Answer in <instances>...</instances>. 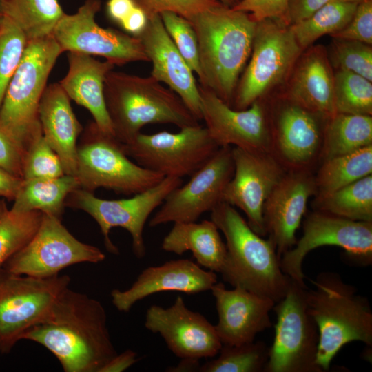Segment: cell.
<instances>
[{
    "label": "cell",
    "mask_w": 372,
    "mask_h": 372,
    "mask_svg": "<svg viewBox=\"0 0 372 372\" xmlns=\"http://www.w3.org/2000/svg\"><path fill=\"white\" fill-rule=\"evenodd\" d=\"M148 17L163 12L176 13L186 19L220 3L217 0H135Z\"/></svg>",
    "instance_id": "b9f144b4"
},
{
    "label": "cell",
    "mask_w": 372,
    "mask_h": 372,
    "mask_svg": "<svg viewBox=\"0 0 372 372\" xmlns=\"http://www.w3.org/2000/svg\"><path fill=\"white\" fill-rule=\"evenodd\" d=\"M341 247L351 260L370 265L372 262V222L355 221L331 214L313 211L303 222V233L295 245L280 258L284 273L302 286L306 256L322 246Z\"/></svg>",
    "instance_id": "9a60e30c"
},
{
    "label": "cell",
    "mask_w": 372,
    "mask_h": 372,
    "mask_svg": "<svg viewBox=\"0 0 372 372\" xmlns=\"http://www.w3.org/2000/svg\"><path fill=\"white\" fill-rule=\"evenodd\" d=\"M0 13L14 22L28 41L52 34L65 14L58 0H1Z\"/></svg>",
    "instance_id": "4dcf8cb0"
},
{
    "label": "cell",
    "mask_w": 372,
    "mask_h": 372,
    "mask_svg": "<svg viewBox=\"0 0 372 372\" xmlns=\"http://www.w3.org/2000/svg\"><path fill=\"white\" fill-rule=\"evenodd\" d=\"M289 1V0H242L232 8L249 13L256 21L274 19L287 25L286 14Z\"/></svg>",
    "instance_id": "ee69618b"
},
{
    "label": "cell",
    "mask_w": 372,
    "mask_h": 372,
    "mask_svg": "<svg viewBox=\"0 0 372 372\" xmlns=\"http://www.w3.org/2000/svg\"><path fill=\"white\" fill-rule=\"evenodd\" d=\"M136 5L135 0H108L106 14L110 20L119 25Z\"/></svg>",
    "instance_id": "c3c4849f"
},
{
    "label": "cell",
    "mask_w": 372,
    "mask_h": 372,
    "mask_svg": "<svg viewBox=\"0 0 372 372\" xmlns=\"http://www.w3.org/2000/svg\"><path fill=\"white\" fill-rule=\"evenodd\" d=\"M333 0H289L286 14V23L291 25L298 23L319 8Z\"/></svg>",
    "instance_id": "bcb514c9"
},
{
    "label": "cell",
    "mask_w": 372,
    "mask_h": 372,
    "mask_svg": "<svg viewBox=\"0 0 372 372\" xmlns=\"http://www.w3.org/2000/svg\"><path fill=\"white\" fill-rule=\"evenodd\" d=\"M23 179L0 168V198L14 200Z\"/></svg>",
    "instance_id": "f907efd6"
},
{
    "label": "cell",
    "mask_w": 372,
    "mask_h": 372,
    "mask_svg": "<svg viewBox=\"0 0 372 372\" xmlns=\"http://www.w3.org/2000/svg\"><path fill=\"white\" fill-rule=\"evenodd\" d=\"M276 93L327 119L333 116L334 70L327 48L313 45L303 50L286 83Z\"/></svg>",
    "instance_id": "d4e9b609"
},
{
    "label": "cell",
    "mask_w": 372,
    "mask_h": 372,
    "mask_svg": "<svg viewBox=\"0 0 372 372\" xmlns=\"http://www.w3.org/2000/svg\"><path fill=\"white\" fill-rule=\"evenodd\" d=\"M182 182V178L165 177L156 185L132 197L118 200L101 199L94 192L79 187L68 196L65 205L82 210L94 218L100 227L105 248L110 254H119L118 247L110 238L112 228L127 230L132 238V251L138 259H141L146 254L143 230L147 220Z\"/></svg>",
    "instance_id": "9c48e42d"
},
{
    "label": "cell",
    "mask_w": 372,
    "mask_h": 372,
    "mask_svg": "<svg viewBox=\"0 0 372 372\" xmlns=\"http://www.w3.org/2000/svg\"><path fill=\"white\" fill-rule=\"evenodd\" d=\"M313 211L355 221L372 222V174L331 193L315 196Z\"/></svg>",
    "instance_id": "1f68e13d"
},
{
    "label": "cell",
    "mask_w": 372,
    "mask_h": 372,
    "mask_svg": "<svg viewBox=\"0 0 372 372\" xmlns=\"http://www.w3.org/2000/svg\"><path fill=\"white\" fill-rule=\"evenodd\" d=\"M161 248L177 255L190 251L198 265L218 273L223 268L227 254L225 243L211 220L174 223L163 240Z\"/></svg>",
    "instance_id": "83f0119b"
},
{
    "label": "cell",
    "mask_w": 372,
    "mask_h": 372,
    "mask_svg": "<svg viewBox=\"0 0 372 372\" xmlns=\"http://www.w3.org/2000/svg\"><path fill=\"white\" fill-rule=\"evenodd\" d=\"M104 97L114 136L121 143L131 141L149 124L179 128L198 124L181 99L151 76L112 70L105 79Z\"/></svg>",
    "instance_id": "5b68a950"
},
{
    "label": "cell",
    "mask_w": 372,
    "mask_h": 372,
    "mask_svg": "<svg viewBox=\"0 0 372 372\" xmlns=\"http://www.w3.org/2000/svg\"><path fill=\"white\" fill-rule=\"evenodd\" d=\"M211 220L226 240V258L220 272L223 280L275 302L280 300L291 278L282 271L273 242L254 232L226 203L220 202L211 211Z\"/></svg>",
    "instance_id": "3957f363"
},
{
    "label": "cell",
    "mask_w": 372,
    "mask_h": 372,
    "mask_svg": "<svg viewBox=\"0 0 372 372\" xmlns=\"http://www.w3.org/2000/svg\"><path fill=\"white\" fill-rule=\"evenodd\" d=\"M163 25L177 50L193 72L201 76L198 45L195 31L185 18L171 12L159 14Z\"/></svg>",
    "instance_id": "60d3db41"
},
{
    "label": "cell",
    "mask_w": 372,
    "mask_h": 372,
    "mask_svg": "<svg viewBox=\"0 0 372 372\" xmlns=\"http://www.w3.org/2000/svg\"><path fill=\"white\" fill-rule=\"evenodd\" d=\"M234 172L226 185L222 202L236 207L247 216L251 229L267 235L263 220L265 203L287 172L269 152L232 147Z\"/></svg>",
    "instance_id": "d6986e66"
},
{
    "label": "cell",
    "mask_w": 372,
    "mask_h": 372,
    "mask_svg": "<svg viewBox=\"0 0 372 372\" xmlns=\"http://www.w3.org/2000/svg\"><path fill=\"white\" fill-rule=\"evenodd\" d=\"M105 258L99 248L76 238L61 219L43 214L32 238L2 267L17 274L50 278L68 267L82 262L99 263Z\"/></svg>",
    "instance_id": "5bb4252c"
},
{
    "label": "cell",
    "mask_w": 372,
    "mask_h": 372,
    "mask_svg": "<svg viewBox=\"0 0 372 372\" xmlns=\"http://www.w3.org/2000/svg\"><path fill=\"white\" fill-rule=\"evenodd\" d=\"M50 351L65 372H100L117 354L101 302L69 287L45 317L21 335Z\"/></svg>",
    "instance_id": "6da1fadb"
},
{
    "label": "cell",
    "mask_w": 372,
    "mask_h": 372,
    "mask_svg": "<svg viewBox=\"0 0 372 372\" xmlns=\"http://www.w3.org/2000/svg\"><path fill=\"white\" fill-rule=\"evenodd\" d=\"M144 324L151 332L158 333L181 360L213 358L223 345L215 326L200 313L190 310L180 296L167 308L150 306Z\"/></svg>",
    "instance_id": "ffe728a7"
},
{
    "label": "cell",
    "mask_w": 372,
    "mask_h": 372,
    "mask_svg": "<svg viewBox=\"0 0 372 372\" xmlns=\"http://www.w3.org/2000/svg\"><path fill=\"white\" fill-rule=\"evenodd\" d=\"M302 52L289 25L274 19L258 21L251 52L231 107L245 110L279 91Z\"/></svg>",
    "instance_id": "52a82bcc"
},
{
    "label": "cell",
    "mask_w": 372,
    "mask_h": 372,
    "mask_svg": "<svg viewBox=\"0 0 372 372\" xmlns=\"http://www.w3.org/2000/svg\"><path fill=\"white\" fill-rule=\"evenodd\" d=\"M210 291L218 313L214 326L223 344L252 342L258 333L271 327L269 313L276 303L273 300L240 287L229 290L218 282Z\"/></svg>",
    "instance_id": "7402d4cb"
},
{
    "label": "cell",
    "mask_w": 372,
    "mask_h": 372,
    "mask_svg": "<svg viewBox=\"0 0 372 372\" xmlns=\"http://www.w3.org/2000/svg\"><path fill=\"white\" fill-rule=\"evenodd\" d=\"M307 289L291 279L275 303V334L264 372H323L316 362L319 333L307 310Z\"/></svg>",
    "instance_id": "30bf717a"
},
{
    "label": "cell",
    "mask_w": 372,
    "mask_h": 372,
    "mask_svg": "<svg viewBox=\"0 0 372 372\" xmlns=\"http://www.w3.org/2000/svg\"><path fill=\"white\" fill-rule=\"evenodd\" d=\"M336 113L372 116V81L347 71H334Z\"/></svg>",
    "instance_id": "d590c367"
},
{
    "label": "cell",
    "mask_w": 372,
    "mask_h": 372,
    "mask_svg": "<svg viewBox=\"0 0 372 372\" xmlns=\"http://www.w3.org/2000/svg\"><path fill=\"white\" fill-rule=\"evenodd\" d=\"M149 21L146 12L138 4L130 14L120 23L124 32L138 38L145 30Z\"/></svg>",
    "instance_id": "7dc6e473"
},
{
    "label": "cell",
    "mask_w": 372,
    "mask_h": 372,
    "mask_svg": "<svg viewBox=\"0 0 372 372\" xmlns=\"http://www.w3.org/2000/svg\"><path fill=\"white\" fill-rule=\"evenodd\" d=\"M199 360H181L180 362L174 367L169 368L168 371H198Z\"/></svg>",
    "instance_id": "816d5d0a"
},
{
    "label": "cell",
    "mask_w": 372,
    "mask_h": 372,
    "mask_svg": "<svg viewBox=\"0 0 372 372\" xmlns=\"http://www.w3.org/2000/svg\"><path fill=\"white\" fill-rule=\"evenodd\" d=\"M7 210L8 208L4 200L0 198V217H1Z\"/></svg>",
    "instance_id": "db71d44e"
},
{
    "label": "cell",
    "mask_w": 372,
    "mask_h": 372,
    "mask_svg": "<svg viewBox=\"0 0 372 372\" xmlns=\"http://www.w3.org/2000/svg\"><path fill=\"white\" fill-rule=\"evenodd\" d=\"M358 3L331 1L307 18L289 25L297 43L304 50L324 34L330 36L343 29L351 19Z\"/></svg>",
    "instance_id": "836d02e7"
},
{
    "label": "cell",
    "mask_w": 372,
    "mask_h": 372,
    "mask_svg": "<svg viewBox=\"0 0 372 372\" xmlns=\"http://www.w3.org/2000/svg\"><path fill=\"white\" fill-rule=\"evenodd\" d=\"M327 51L334 71L353 72L372 81V45L355 40L332 38Z\"/></svg>",
    "instance_id": "f35d334b"
},
{
    "label": "cell",
    "mask_w": 372,
    "mask_h": 372,
    "mask_svg": "<svg viewBox=\"0 0 372 372\" xmlns=\"http://www.w3.org/2000/svg\"><path fill=\"white\" fill-rule=\"evenodd\" d=\"M340 1L359 3L364 0H340Z\"/></svg>",
    "instance_id": "11a10c76"
},
{
    "label": "cell",
    "mask_w": 372,
    "mask_h": 372,
    "mask_svg": "<svg viewBox=\"0 0 372 372\" xmlns=\"http://www.w3.org/2000/svg\"><path fill=\"white\" fill-rule=\"evenodd\" d=\"M62 54L52 34L29 41L6 88L0 107V129L21 151L43 134L40 101L48 79Z\"/></svg>",
    "instance_id": "8992f818"
},
{
    "label": "cell",
    "mask_w": 372,
    "mask_h": 372,
    "mask_svg": "<svg viewBox=\"0 0 372 372\" xmlns=\"http://www.w3.org/2000/svg\"><path fill=\"white\" fill-rule=\"evenodd\" d=\"M197 37L199 85L231 106L238 80L249 59L257 22L249 13L221 3L187 19Z\"/></svg>",
    "instance_id": "7a4b0ae2"
},
{
    "label": "cell",
    "mask_w": 372,
    "mask_h": 372,
    "mask_svg": "<svg viewBox=\"0 0 372 372\" xmlns=\"http://www.w3.org/2000/svg\"><path fill=\"white\" fill-rule=\"evenodd\" d=\"M267 99L270 153L286 171L313 172L320 165L327 118L278 93Z\"/></svg>",
    "instance_id": "8fae6325"
},
{
    "label": "cell",
    "mask_w": 372,
    "mask_h": 372,
    "mask_svg": "<svg viewBox=\"0 0 372 372\" xmlns=\"http://www.w3.org/2000/svg\"><path fill=\"white\" fill-rule=\"evenodd\" d=\"M316 194L313 172L297 170L287 171L267 197L263 207L264 225L279 258L295 245L296 232L308 200Z\"/></svg>",
    "instance_id": "44dd1931"
},
{
    "label": "cell",
    "mask_w": 372,
    "mask_h": 372,
    "mask_svg": "<svg viewBox=\"0 0 372 372\" xmlns=\"http://www.w3.org/2000/svg\"><path fill=\"white\" fill-rule=\"evenodd\" d=\"M70 101L59 83L49 84L41 97L39 114L43 135L59 156L65 174L76 176L77 141L83 129Z\"/></svg>",
    "instance_id": "484cf974"
},
{
    "label": "cell",
    "mask_w": 372,
    "mask_h": 372,
    "mask_svg": "<svg viewBox=\"0 0 372 372\" xmlns=\"http://www.w3.org/2000/svg\"><path fill=\"white\" fill-rule=\"evenodd\" d=\"M198 85L201 120L219 147L234 145L247 151L270 153L267 99L256 101L247 109L236 110L208 88Z\"/></svg>",
    "instance_id": "ac0fdd59"
},
{
    "label": "cell",
    "mask_w": 372,
    "mask_h": 372,
    "mask_svg": "<svg viewBox=\"0 0 372 372\" xmlns=\"http://www.w3.org/2000/svg\"><path fill=\"white\" fill-rule=\"evenodd\" d=\"M65 174L59 156L43 134L36 137L23 156L22 179H48Z\"/></svg>",
    "instance_id": "ab89813d"
},
{
    "label": "cell",
    "mask_w": 372,
    "mask_h": 372,
    "mask_svg": "<svg viewBox=\"0 0 372 372\" xmlns=\"http://www.w3.org/2000/svg\"><path fill=\"white\" fill-rule=\"evenodd\" d=\"M221 4L229 8H234L242 0H217Z\"/></svg>",
    "instance_id": "f5cc1de1"
},
{
    "label": "cell",
    "mask_w": 372,
    "mask_h": 372,
    "mask_svg": "<svg viewBox=\"0 0 372 372\" xmlns=\"http://www.w3.org/2000/svg\"><path fill=\"white\" fill-rule=\"evenodd\" d=\"M28 43L27 37L16 23L0 13V107Z\"/></svg>",
    "instance_id": "74e56055"
},
{
    "label": "cell",
    "mask_w": 372,
    "mask_h": 372,
    "mask_svg": "<svg viewBox=\"0 0 372 372\" xmlns=\"http://www.w3.org/2000/svg\"><path fill=\"white\" fill-rule=\"evenodd\" d=\"M80 187L75 176L48 179L23 180L11 210L23 213L39 211L62 220L68 196Z\"/></svg>",
    "instance_id": "f1b7e54d"
},
{
    "label": "cell",
    "mask_w": 372,
    "mask_h": 372,
    "mask_svg": "<svg viewBox=\"0 0 372 372\" xmlns=\"http://www.w3.org/2000/svg\"><path fill=\"white\" fill-rule=\"evenodd\" d=\"M152 63L150 76L169 87L199 121L202 119L198 83L193 72L167 34L159 14L149 17L138 37Z\"/></svg>",
    "instance_id": "cb8c5ba5"
},
{
    "label": "cell",
    "mask_w": 372,
    "mask_h": 372,
    "mask_svg": "<svg viewBox=\"0 0 372 372\" xmlns=\"http://www.w3.org/2000/svg\"><path fill=\"white\" fill-rule=\"evenodd\" d=\"M331 37L358 41L372 45V0H364L358 3L348 24Z\"/></svg>",
    "instance_id": "7bdbcfd3"
},
{
    "label": "cell",
    "mask_w": 372,
    "mask_h": 372,
    "mask_svg": "<svg viewBox=\"0 0 372 372\" xmlns=\"http://www.w3.org/2000/svg\"><path fill=\"white\" fill-rule=\"evenodd\" d=\"M77 143L76 176L80 187L94 192L103 187L134 195L165 177L132 161L114 136L101 131L94 121L83 130Z\"/></svg>",
    "instance_id": "ba28073f"
},
{
    "label": "cell",
    "mask_w": 372,
    "mask_h": 372,
    "mask_svg": "<svg viewBox=\"0 0 372 372\" xmlns=\"http://www.w3.org/2000/svg\"><path fill=\"white\" fill-rule=\"evenodd\" d=\"M306 290L307 310L319 333L316 362L328 371L347 344L358 341L372 347V311L368 299L335 272L324 271Z\"/></svg>",
    "instance_id": "277c9868"
},
{
    "label": "cell",
    "mask_w": 372,
    "mask_h": 372,
    "mask_svg": "<svg viewBox=\"0 0 372 372\" xmlns=\"http://www.w3.org/2000/svg\"><path fill=\"white\" fill-rule=\"evenodd\" d=\"M232 147H220L190 180L172 191L149 222L154 227L168 223L194 222L222 202L233 176Z\"/></svg>",
    "instance_id": "e0dca14e"
},
{
    "label": "cell",
    "mask_w": 372,
    "mask_h": 372,
    "mask_svg": "<svg viewBox=\"0 0 372 372\" xmlns=\"http://www.w3.org/2000/svg\"><path fill=\"white\" fill-rule=\"evenodd\" d=\"M1 0H0V6H1Z\"/></svg>",
    "instance_id": "9f6ffc18"
},
{
    "label": "cell",
    "mask_w": 372,
    "mask_h": 372,
    "mask_svg": "<svg viewBox=\"0 0 372 372\" xmlns=\"http://www.w3.org/2000/svg\"><path fill=\"white\" fill-rule=\"evenodd\" d=\"M372 174V145L322 162L314 174L315 196L336 191Z\"/></svg>",
    "instance_id": "d6a6232c"
},
{
    "label": "cell",
    "mask_w": 372,
    "mask_h": 372,
    "mask_svg": "<svg viewBox=\"0 0 372 372\" xmlns=\"http://www.w3.org/2000/svg\"><path fill=\"white\" fill-rule=\"evenodd\" d=\"M101 8V0H86L74 14L63 15L52 33L62 53L101 56L114 65L149 61L138 38L96 22Z\"/></svg>",
    "instance_id": "2e32d148"
},
{
    "label": "cell",
    "mask_w": 372,
    "mask_h": 372,
    "mask_svg": "<svg viewBox=\"0 0 372 372\" xmlns=\"http://www.w3.org/2000/svg\"><path fill=\"white\" fill-rule=\"evenodd\" d=\"M217 282L216 272L203 269L189 259L167 261L145 269L125 290L111 291L112 302L119 311L128 312L139 300L164 291L187 294L210 290Z\"/></svg>",
    "instance_id": "603a6c76"
},
{
    "label": "cell",
    "mask_w": 372,
    "mask_h": 372,
    "mask_svg": "<svg viewBox=\"0 0 372 372\" xmlns=\"http://www.w3.org/2000/svg\"><path fill=\"white\" fill-rule=\"evenodd\" d=\"M372 145V116L335 113L324 125L320 164Z\"/></svg>",
    "instance_id": "f546056e"
},
{
    "label": "cell",
    "mask_w": 372,
    "mask_h": 372,
    "mask_svg": "<svg viewBox=\"0 0 372 372\" xmlns=\"http://www.w3.org/2000/svg\"><path fill=\"white\" fill-rule=\"evenodd\" d=\"M176 133L163 131L139 133L122 143L125 154L140 166L164 177L182 178L201 168L219 149L205 127L199 124L180 128Z\"/></svg>",
    "instance_id": "4fadbf2b"
},
{
    "label": "cell",
    "mask_w": 372,
    "mask_h": 372,
    "mask_svg": "<svg viewBox=\"0 0 372 372\" xmlns=\"http://www.w3.org/2000/svg\"><path fill=\"white\" fill-rule=\"evenodd\" d=\"M0 354H1V349H0Z\"/></svg>",
    "instance_id": "6f0895ef"
},
{
    "label": "cell",
    "mask_w": 372,
    "mask_h": 372,
    "mask_svg": "<svg viewBox=\"0 0 372 372\" xmlns=\"http://www.w3.org/2000/svg\"><path fill=\"white\" fill-rule=\"evenodd\" d=\"M23 154L0 129V168L22 178Z\"/></svg>",
    "instance_id": "f6af8a7d"
},
{
    "label": "cell",
    "mask_w": 372,
    "mask_h": 372,
    "mask_svg": "<svg viewBox=\"0 0 372 372\" xmlns=\"http://www.w3.org/2000/svg\"><path fill=\"white\" fill-rule=\"evenodd\" d=\"M138 360L136 352L127 349L110 359L100 372H122L134 365Z\"/></svg>",
    "instance_id": "681fc988"
},
{
    "label": "cell",
    "mask_w": 372,
    "mask_h": 372,
    "mask_svg": "<svg viewBox=\"0 0 372 372\" xmlns=\"http://www.w3.org/2000/svg\"><path fill=\"white\" fill-rule=\"evenodd\" d=\"M269 347L254 340L239 345L223 344L218 356L200 365V372H264Z\"/></svg>",
    "instance_id": "e575fe53"
},
{
    "label": "cell",
    "mask_w": 372,
    "mask_h": 372,
    "mask_svg": "<svg viewBox=\"0 0 372 372\" xmlns=\"http://www.w3.org/2000/svg\"><path fill=\"white\" fill-rule=\"evenodd\" d=\"M70 277L36 278L0 268V349L8 353L28 329L42 320Z\"/></svg>",
    "instance_id": "7c38bea8"
},
{
    "label": "cell",
    "mask_w": 372,
    "mask_h": 372,
    "mask_svg": "<svg viewBox=\"0 0 372 372\" xmlns=\"http://www.w3.org/2000/svg\"><path fill=\"white\" fill-rule=\"evenodd\" d=\"M43 213H19L8 209L0 217V268L23 247L37 231Z\"/></svg>",
    "instance_id": "8d00e7d4"
},
{
    "label": "cell",
    "mask_w": 372,
    "mask_h": 372,
    "mask_svg": "<svg viewBox=\"0 0 372 372\" xmlns=\"http://www.w3.org/2000/svg\"><path fill=\"white\" fill-rule=\"evenodd\" d=\"M67 56L68 70L59 83L70 100L90 112L101 131L114 136L104 97L105 79L114 65L79 52H70Z\"/></svg>",
    "instance_id": "4316f807"
}]
</instances>
